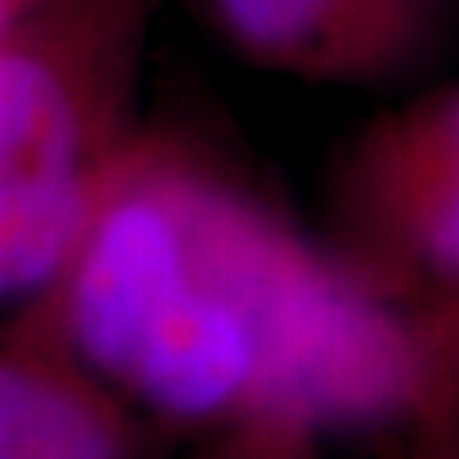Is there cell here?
<instances>
[{
  "label": "cell",
  "mask_w": 459,
  "mask_h": 459,
  "mask_svg": "<svg viewBox=\"0 0 459 459\" xmlns=\"http://www.w3.org/2000/svg\"><path fill=\"white\" fill-rule=\"evenodd\" d=\"M16 329L161 433L402 448L459 394V303L371 272L211 138L138 126Z\"/></svg>",
  "instance_id": "cell-1"
},
{
  "label": "cell",
  "mask_w": 459,
  "mask_h": 459,
  "mask_svg": "<svg viewBox=\"0 0 459 459\" xmlns=\"http://www.w3.org/2000/svg\"><path fill=\"white\" fill-rule=\"evenodd\" d=\"M402 459H459V394L429 425H421L406 444Z\"/></svg>",
  "instance_id": "cell-7"
},
{
  "label": "cell",
  "mask_w": 459,
  "mask_h": 459,
  "mask_svg": "<svg viewBox=\"0 0 459 459\" xmlns=\"http://www.w3.org/2000/svg\"><path fill=\"white\" fill-rule=\"evenodd\" d=\"M207 31L264 74L307 84H386L421 65L448 0H192Z\"/></svg>",
  "instance_id": "cell-4"
},
{
  "label": "cell",
  "mask_w": 459,
  "mask_h": 459,
  "mask_svg": "<svg viewBox=\"0 0 459 459\" xmlns=\"http://www.w3.org/2000/svg\"><path fill=\"white\" fill-rule=\"evenodd\" d=\"M211 459H219V455H214V452H211Z\"/></svg>",
  "instance_id": "cell-9"
},
{
  "label": "cell",
  "mask_w": 459,
  "mask_h": 459,
  "mask_svg": "<svg viewBox=\"0 0 459 459\" xmlns=\"http://www.w3.org/2000/svg\"><path fill=\"white\" fill-rule=\"evenodd\" d=\"M329 204L349 256L459 303V81L371 115L337 153Z\"/></svg>",
  "instance_id": "cell-3"
},
{
  "label": "cell",
  "mask_w": 459,
  "mask_h": 459,
  "mask_svg": "<svg viewBox=\"0 0 459 459\" xmlns=\"http://www.w3.org/2000/svg\"><path fill=\"white\" fill-rule=\"evenodd\" d=\"M219 459H322V444L303 433H253L214 444Z\"/></svg>",
  "instance_id": "cell-6"
},
{
  "label": "cell",
  "mask_w": 459,
  "mask_h": 459,
  "mask_svg": "<svg viewBox=\"0 0 459 459\" xmlns=\"http://www.w3.org/2000/svg\"><path fill=\"white\" fill-rule=\"evenodd\" d=\"M31 4V0H0V39L12 31V23L23 16V8Z\"/></svg>",
  "instance_id": "cell-8"
},
{
  "label": "cell",
  "mask_w": 459,
  "mask_h": 459,
  "mask_svg": "<svg viewBox=\"0 0 459 459\" xmlns=\"http://www.w3.org/2000/svg\"><path fill=\"white\" fill-rule=\"evenodd\" d=\"M142 413L39 337H0V459H153Z\"/></svg>",
  "instance_id": "cell-5"
},
{
  "label": "cell",
  "mask_w": 459,
  "mask_h": 459,
  "mask_svg": "<svg viewBox=\"0 0 459 459\" xmlns=\"http://www.w3.org/2000/svg\"><path fill=\"white\" fill-rule=\"evenodd\" d=\"M153 4L31 0L0 39V314L54 287L138 131Z\"/></svg>",
  "instance_id": "cell-2"
}]
</instances>
